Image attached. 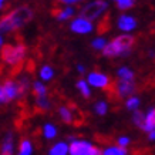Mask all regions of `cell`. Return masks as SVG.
<instances>
[{"label": "cell", "instance_id": "cell-32", "mask_svg": "<svg viewBox=\"0 0 155 155\" xmlns=\"http://www.w3.org/2000/svg\"><path fill=\"white\" fill-rule=\"evenodd\" d=\"M61 3H66V5H73L75 2H80V0H60Z\"/></svg>", "mask_w": 155, "mask_h": 155}, {"label": "cell", "instance_id": "cell-14", "mask_svg": "<svg viewBox=\"0 0 155 155\" xmlns=\"http://www.w3.org/2000/svg\"><path fill=\"white\" fill-rule=\"evenodd\" d=\"M33 154V147H31V142L28 140H21L19 145V155H31Z\"/></svg>", "mask_w": 155, "mask_h": 155}, {"label": "cell", "instance_id": "cell-12", "mask_svg": "<svg viewBox=\"0 0 155 155\" xmlns=\"http://www.w3.org/2000/svg\"><path fill=\"white\" fill-rule=\"evenodd\" d=\"M142 131L150 132L152 130H155V108H151L148 114L145 115V120H144V125L141 128Z\"/></svg>", "mask_w": 155, "mask_h": 155}, {"label": "cell", "instance_id": "cell-24", "mask_svg": "<svg viewBox=\"0 0 155 155\" xmlns=\"http://www.w3.org/2000/svg\"><path fill=\"white\" fill-rule=\"evenodd\" d=\"M36 105H37L40 110L46 111V110L50 108V101L47 100V97H37V98H36Z\"/></svg>", "mask_w": 155, "mask_h": 155}, {"label": "cell", "instance_id": "cell-25", "mask_svg": "<svg viewBox=\"0 0 155 155\" xmlns=\"http://www.w3.org/2000/svg\"><path fill=\"white\" fill-rule=\"evenodd\" d=\"M94 110H95V113L98 114V115H104V114L107 113L108 105H107V103H105V101H98V103L95 104Z\"/></svg>", "mask_w": 155, "mask_h": 155}, {"label": "cell", "instance_id": "cell-22", "mask_svg": "<svg viewBox=\"0 0 155 155\" xmlns=\"http://www.w3.org/2000/svg\"><path fill=\"white\" fill-rule=\"evenodd\" d=\"M103 155H127V150L120 147H108Z\"/></svg>", "mask_w": 155, "mask_h": 155}, {"label": "cell", "instance_id": "cell-6", "mask_svg": "<svg viewBox=\"0 0 155 155\" xmlns=\"http://www.w3.org/2000/svg\"><path fill=\"white\" fill-rule=\"evenodd\" d=\"M2 88H3V94H5L6 103H10V101H13V100L19 98L20 95H23L19 83L14 80H6L5 83L2 84Z\"/></svg>", "mask_w": 155, "mask_h": 155}, {"label": "cell", "instance_id": "cell-3", "mask_svg": "<svg viewBox=\"0 0 155 155\" xmlns=\"http://www.w3.org/2000/svg\"><path fill=\"white\" fill-rule=\"evenodd\" d=\"M27 48L24 44H14V46H3L2 47V60L9 66H17L26 57Z\"/></svg>", "mask_w": 155, "mask_h": 155}, {"label": "cell", "instance_id": "cell-35", "mask_svg": "<svg viewBox=\"0 0 155 155\" xmlns=\"http://www.w3.org/2000/svg\"><path fill=\"white\" fill-rule=\"evenodd\" d=\"M5 2H6V0H0V9H3V6H5Z\"/></svg>", "mask_w": 155, "mask_h": 155}, {"label": "cell", "instance_id": "cell-31", "mask_svg": "<svg viewBox=\"0 0 155 155\" xmlns=\"http://www.w3.org/2000/svg\"><path fill=\"white\" fill-rule=\"evenodd\" d=\"M148 140H151V141H155V130L150 131V134H148Z\"/></svg>", "mask_w": 155, "mask_h": 155}, {"label": "cell", "instance_id": "cell-13", "mask_svg": "<svg viewBox=\"0 0 155 155\" xmlns=\"http://www.w3.org/2000/svg\"><path fill=\"white\" fill-rule=\"evenodd\" d=\"M54 16H56L57 20H67L74 16V7H66V9H58L57 12H54Z\"/></svg>", "mask_w": 155, "mask_h": 155}, {"label": "cell", "instance_id": "cell-2", "mask_svg": "<svg viewBox=\"0 0 155 155\" xmlns=\"http://www.w3.org/2000/svg\"><path fill=\"white\" fill-rule=\"evenodd\" d=\"M135 38L130 34H122L115 37L111 43L105 44L103 48V53L105 57H118V56H128L130 50L134 46Z\"/></svg>", "mask_w": 155, "mask_h": 155}, {"label": "cell", "instance_id": "cell-17", "mask_svg": "<svg viewBox=\"0 0 155 155\" xmlns=\"http://www.w3.org/2000/svg\"><path fill=\"white\" fill-rule=\"evenodd\" d=\"M117 74L121 81H134V73L128 67H121Z\"/></svg>", "mask_w": 155, "mask_h": 155}, {"label": "cell", "instance_id": "cell-27", "mask_svg": "<svg viewBox=\"0 0 155 155\" xmlns=\"http://www.w3.org/2000/svg\"><path fill=\"white\" fill-rule=\"evenodd\" d=\"M140 105V98L138 97H131V98L127 100V103H125V107L128 110H137Z\"/></svg>", "mask_w": 155, "mask_h": 155}, {"label": "cell", "instance_id": "cell-15", "mask_svg": "<svg viewBox=\"0 0 155 155\" xmlns=\"http://www.w3.org/2000/svg\"><path fill=\"white\" fill-rule=\"evenodd\" d=\"M33 93L36 95V98L37 97H47V88L41 81H34L33 83Z\"/></svg>", "mask_w": 155, "mask_h": 155}, {"label": "cell", "instance_id": "cell-16", "mask_svg": "<svg viewBox=\"0 0 155 155\" xmlns=\"http://www.w3.org/2000/svg\"><path fill=\"white\" fill-rule=\"evenodd\" d=\"M67 152H68V147H67V144H64V142H58V144H56V145L50 150L48 155H67Z\"/></svg>", "mask_w": 155, "mask_h": 155}, {"label": "cell", "instance_id": "cell-20", "mask_svg": "<svg viewBox=\"0 0 155 155\" xmlns=\"http://www.w3.org/2000/svg\"><path fill=\"white\" fill-rule=\"evenodd\" d=\"M53 75H54V71L50 66H43L41 70H40V78L44 81H48L53 78Z\"/></svg>", "mask_w": 155, "mask_h": 155}, {"label": "cell", "instance_id": "cell-10", "mask_svg": "<svg viewBox=\"0 0 155 155\" xmlns=\"http://www.w3.org/2000/svg\"><path fill=\"white\" fill-rule=\"evenodd\" d=\"M118 27L121 28L122 31H131L137 27V20L131 16H121L118 19Z\"/></svg>", "mask_w": 155, "mask_h": 155}, {"label": "cell", "instance_id": "cell-4", "mask_svg": "<svg viewBox=\"0 0 155 155\" xmlns=\"http://www.w3.org/2000/svg\"><path fill=\"white\" fill-rule=\"evenodd\" d=\"M108 6L104 0H94V2H90L88 5H85L80 12V17L81 19L87 20V21H93V20L98 19L100 16L105 12Z\"/></svg>", "mask_w": 155, "mask_h": 155}, {"label": "cell", "instance_id": "cell-1", "mask_svg": "<svg viewBox=\"0 0 155 155\" xmlns=\"http://www.w3.org/2000/svg\"><path fill=\"white\" fill-rule=\"evenodd\" d=\"M33 10L27 6H21V7L14 9L13 12H10L9 14H6L5 17L0 19V34L10 33V31H14L17 28L23 27L24 24L33 19Z\"/></svg>", "mask_w": 155, "mask_h": 155}, {"label": "cell", "instance_id": "cell-9", "mask_svg": "<svg viewBox=\"0 0 155 155\" xmlns=\"http://www.w3.org/2000/svg\"><path fill=\"white\" fill-rule=\"evenodd\" d=\"M115 91H117L118 97L121 98H125L128 95H131L134 91H135V84L134 81H118L117 85H115Z\"/></svg>", "mask_w": 155, "mask_h": 155}, {"label": "cell", "instance_id": "cell-26", "mask_svg": "<svg viewBox=\"0 0 155 155\" xmlns=\"http://www.w3.org/2000/svg\"><path fill=\"white\" fill-rule=\"evenodd\" d=\"M134 3H135V0H117L118 9H121V10L130 9V7H132V6H134Z\"/></svg>", "mask_w": 155, "mask_h": 155}, {"label": "cell", "instance_id": "cell-30", "mask_svg": "<svg viewBox=\"0 0 155 155\" xmlns=\"http://www.w3.org/2000/svg\"><path fill=\"white\" fill-rule=\"evenodd\" d=\"M2 104H6V98L5 94H3V88H2V84H0V105Z\"/></svg>", "mask_w": 155, "mask_h": 155}, {"label": "cell", "instance_id": "cell-19", "mask_svg": "<svg viewBox=\"0 0 155 155\" xmlns=\"http://www.w3.org/2000/svg\"><path fill=\"white\" fill-rule=\"evenodd\" d=\"M43 134L44 137L47 138V140H51L54 137L57 135V128L53 125V124H46L44 127H43Z\"/></svg>", "mask_w": 155, "mask_h": 155}, {"label": "cell", "instance_id": "cell-11", "mask_svg": "<svg viewBox=\"0 0 155 155\" xmlns=\"http://www.w3.org/2000/svg\"><path fill=\"white\" fill-rule=\"evenodd\" d=\"M0 155H13V134L7 132L0 147Z\"/></svg>", "mask_w": 155, "mask_h": 155}, {"label": "cell", "instance_id": "cell-21", "mask_svg": "<svg viewBox=\"0 0 155 155\" xmlns=\"http://www.w3.org/2000/svg\"><path fill=\"white\" fill-rule=\"evenodd\" d=\"M77 88L80 90V93L83 94L84 98H90V97H91V91H90V88H88V84H87L84 80H80L77 83Z\"/></svg>", "mask_w": 155, "mask_h": 155}, {"label": "cell", "instance_id": "cell-34", "mask_svg": "<svg viewBox=\"0 0 155 155\" xmlns=\"http://www.w3.org/2000/svg\"><path fill=\"white\" fill-rule=\"evenodd\" d=\"M78 71H80V73H84V66H78Z\"/></svg>", "mask_w": 155, "mask_h": 155}, {"label": "cell", "instance_id": "cell-33", "mask_svg": "<svg viewBox=\"0 0 155 155\" xmlns=\"http://www.w3.org/2000/svg\"><path fill=\"white\" fill-rule=\"evenodd\" d=\"M3 46H5V40H3V36L0 34V48L3 47Z\"/></svg>", "mask_w": 155, "mask_h": 155}, {"label": "cell", "instance_id": "cell-23", "mask_svg": "<svg viewBox=\"0 0 155 155\" xmlns=\"http://www.w3.org/2000/svg\"><path fill=\"white\" fill-rule=\"evenodd\" d=\"M144 120H145L144 113H142V111H140V110H135V111H134V117H132L134 124H135L137 127L142 128V125H144Z\"/></svg>", "mask_w": 155, "mask_h": 155}, {"label": "cell", "instance_id": "cell-8", "mask_svg": "<svg viewBox=\"0 0 155 155\" xmlns=\"http://www.w3.org/2000/svg\"><path fill=\"white\" fill-rule=\"evenodd\" d=\"M70 27L74 33L87 34L93 30V24H91V21H87V20L81 19V17H77L75 20H73V23H71Z\"/></svg>", "mask_w": 155, "mask_h": 155}, {"label": "cell", "instance_id": "cell-7", "mask_svg": "<svg viewBox=\"0 0 155 155\" xmlns=\"http://www.w3.org/2000/svg\"><path fill=\"white\" fill-rule=\"evenodd\" d=\"M88 83L93 87H97V88H105L110 84V78L105 74H103V73L93 71V73L88 74Z\"/></svg>", "mask_w": 155, "mask_h": 155}, {"label": "cell", "instance_id": "cell-28", "mask_svg": "<svg viewBox=\"0 0 155 155\" xmlns=\"http://www.w3.org/2000/svg\"><path fill=\"white\" fill-rule=\"evenodd\" d=\"M91 47H93V48H95V50H103V48L105 47V40H104L103 37L95 38L94 41L91 43Z\"/></svg>", "mask_w": 155, "mask_h": 155}, {"label": "cell", "instance_id": "cell-5", "mask_svg": "<svg viewBox=\"0 0 155 155\" xmlns=\"http://www.w3.org/2000/svg\"><path fill=\"white\" fill-rule=\"evenodd\" d=\"M71 155H103V151L87 141H73L68 148Z\"/></svg>", "mask_w": 155, "mask_h": 155}, {"label": "cell", "instance_id": "cell-29", "mask_svg": "<svg viewBox=\"0 0 155 155\" xmlns=\"http://www.w3.org/2000/svg\"><path fill=\"white\" fill-rule=\"evenodd\" d=\"M128 144H130V138H128V137H121V138H118V145H120V148H125Z\"/></svg>", "mask_w": 155, "mask_h": 155}, {"label": "cell", "instance_id": "cell-18", "mask_svg": "<svg viewBox=\"0 0 155 155\" xmlns=\"http://www.w3.org/2000/svg\"><path fill=\"white\" fill-rule=\"evenodd\" d=\"M58 113H60L61 120L66 124H73V114H71V111L67 107H60Z\"/></svg>", "mask_w": 155, "mask_h": 155}]
</instances>
